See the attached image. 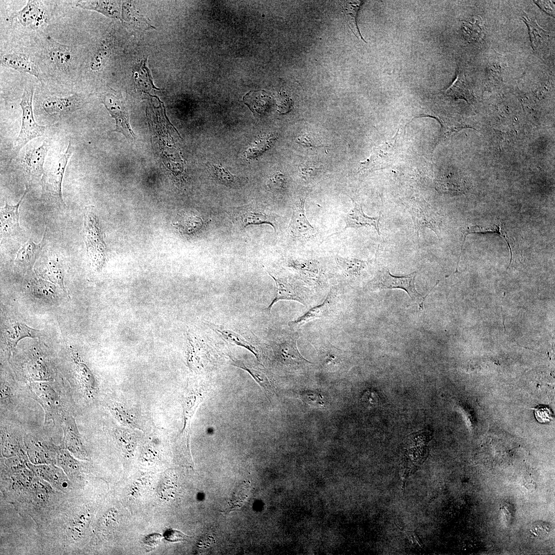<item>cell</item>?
I'll return each instance as SVG.
<instances>
[{
    "label": "cell",
    "mask_w": 555,
    "mask_h": 555,
    "mask_svg": "<svg viewBox=\"0 0 555 555\" xmlns=\"http://www.w3.org/2000/svg\"><path fill=\"white\" fill-rule=\"evenodd\" d=\"M33 92L32 87H26L22 96L20 103L22 110V125L19 134L14 142L13 157L15 156L29 141L42 136L46 129V127L39 125L34 120L32 109Z\"/></svg>",
    "instance_id": "1"
},
{
    "label": "cell",
    "mask_w": 555,
    "mask_h": 555,
    "mask_svg": "<svg viewBox=\"0 0 555 555\" xmlns=\"http://www.w3.org/2000/svg\"><path fill=\"white\" fill-rule=\"evenodd\" d=\"M84 225L87 255L92 266L96 268H100L106 259V245L98 218L90 207L85 210Z\"/></svg>",
    "instance_id": "2"
},
{
    "label": "cell",
    "mask_w": 555,
    "mask_h": 555,
    "mask_svg": "<svg viewBox=\"0 0 555 555\" xmlns=\"http://www.w3.org/2000/svg\"><path fill=\"white\" fill-rule=\"evenodd\" d=\"M398 130L395 136L386 142L372 148L369 156L360 162L359 172L367 173L391 166L400 154Z\"/></svg>",
    "instance_id": "3"
},
{
    "label": "cell",
    "mask_w": 555,
    "mask_h": 555,
    "mask_svg": "<svg viewBox=\"0 0 555 555\" xmlns=\"http://www.w3.org/2000/svg\"><path fill=\"white\" fill-rule=\"evenodd\" d=\"M73 152V147L69 141L65 152L62 154L50 168L45 172L42 177L43 191L51 196L55 201L63 206L64 202L62 194V182L68 161Z\"/></svg>",
    "instance_id": "4"
},
{
    "label": "cell",
    "mask_w": 555,
    "mask_h": 555,
    "mask_svg": "<svg viewBox=\"0 0 555 555\" xmlns=\"http://www.w3.org/2000/svg\"><path fill=\"white\" fill-rule=\"evenodd\" d=\"M405 206L411 216L418 236L420 231L429 228L440 239L442 219L437 212L428 203L421 200L411 201Z\"/></svg>",
    "instance_id": "5"
},
{
    "label": "cell",
    "mask_w": 555,
    "mask_h": 555,
    "mask_svg": "<svg viewBox=\"0 0 555 555\" xmlns=\"http://www.w3.org/2000/svg\"><path fill=\"white\" fill-rule=\"evenodd\" d=\"M416 272L404 276H394L391 274L387 268L379 271L368 285L371 289H401L404 290L413 300L424 297L416 290L415 279Z\"/></svg>",
    "instance_id": "6"
},
{
    "label": "cell",
    "mask_w": 555,
    "mask_h": 555,
    "mask_svg": "<svg viewBox=\"0 0 555 555\" xmlns=\"http://www.w3.org/2000/svg\"><path fill=\"white\" fill-rule=\"evenodd\" d=\"M102 102L116 120V128L113 132L122 133L130 140L135 138L129 123L128 112L122 98L116 94L107 93L102 97Z\"/></svg>",
    "instance_id": "7"
},
{
    "label": "cell",
    "mask_w": 555,
    "mask_h": 555,
    "mask_svg": "<svg viewBox=\"0 0 555 555\" xmlns=\"http://www.w3.org/2000/svg\"><path fill=\"white\" fill-rule=\"evenodd\" d=\"M271 347L275 358L284 365L296 367L311 363L301 355L297 346V339L292 336L278 339Z\"/></svg>",
    "instance_id": "8"
},
{
    "label": "cell",
    "mask_w": 555,
    "mask_h": 555,
    "mask_svg": "<svg viewBox=\"0 0 555 555\" xmlns=\"http://www.w3.org/2000/svg\"><path fill=\"white\" fill-rule=\"evenodd\" d=\"M207 392V387L201 384H191L186 388L182 398L184 421L182 433L184 437H189L191 419L197 406L205 397Z\"/></svg>",
    "instance_id": "9"
},
{
    "label": "cell",
    "mask_w": 555,
    "mask_h": 555,
    "mask_svg": "<svg viewBox=\"0 0 555 555\" xmlns=\"http://www.w3.org/2000/svg\"><path fill=\"white\" fill-rule=\"evenodd\" d=\"M63 447L75 457L82 460H88V456L82 443L75 419L68 415L63 420Z\"/></svg>",
    "instance_id": "10"
},
{
    "label": "cell",
    "mask_w": 555,
    "mask_h": 555,
    "mask_svg": "<svg viewBox=\"0 0 555 555\" xmlns=\"http://www.w3.org/2000/svg\"><path fill=\"white\" fill-rule=\"evenodd\" d=\"M305 199L306 197L300 198L293 207L288 229L291 235L295 238L308 239L318 233L317 229L310 224L306 217L304 208Z\"/></svg>",
    "instance_id": "11"
},
{
    "label": "cell",
    "mask_w": 555,
    "mask_h": 555,
    "mask_svg": "<svg viewBox=\"0 0 555 555\" xmlns=\"http://www.w3.org/2000/svg\"><path fill=\"white\" fill-rule=\"evenodd\" d=\"M233 219L242 228L251 225L268 224L274 230H276V220L274 215L263 212L253 205H247L238 208L232 214Z\"/></svg>",
    "instance_id": "12"
},
{
    "label": "cell",
    "mask_w": 555,
    "mask_h": 555,
    "mask_svg": "<svg viewBox=\"0 0 555 555\" xmlns=\"http://www.w3.org/2000/svg\"><path fill=\"white\" fill-rule=\"evenodd\" d=\"M48 150V144L44 141L41 145L27 151L22 158L25 172L31 178L43 177L45 171L44 163Z\"/></svg>",
    "instance_id": "13"
},
{
    "label": "cell",
    "mask_w": 555,
    "mask_h": 555,
    "mask_svg": "<svg viewBox=\"0 0 555 555\" xmlns=\"http://www.w3.org/2000/svg\"><path fill=\"white\" fill-rule=\"evenodd\" d=\"M30 386L44 409L45 420L53 419L59 405L56 392L49 384L43 381L31 383Z\"/></svg>",
    "instance_id": "14"
},
{
    "label": "cell",
    "mask_w": 555,
    "mask_h": 555,
    "mask_svg": "<svg viewBox=\"0 0 555 555\" xmlns=\"http://www.w3.org/2000/svg\"><path fill=\"white\" fill-rule=\"evenodd\" d=\"M28 191L26 187L24 193L17 204L9 205L7 202L1 209V232L3 236H10L21 231L19 224V207Z\"/></svg>",
    "instance_id": "15"
},
{
    "label": "cell",
    "mask_w": 555,
    "mask_h": 555,
    "mask_svg": "<svg viewBox=\"0 0 555 555\" xmlns=\"http://www.w3.org/2000/svg\"><path fill=\"white\" fill-rule=\"evenodd\" d=\"M9 18L17 19L23 26L33 28L38 27L46 19L43 8L36 1H28L22 9L13 12Z\"/></svg>",
    "instance_id": "16"
},
{
    "label": "cell",
    "mask_w": 555,
    "mask_h": 555,
    "mask_svg": "<svg viewBox=\"0 0 555 555\" xmlns=\"http://www.w3.org/2000/svg\"><path fill=\"white\" fill-rule=\"evenodd\" d=\"M81 97L77 95L58 97H52L45 99L42 103L44 110L49 115L66 114L80 109Z\"/></svg>",
    "instance_id": "17"
},
{
    "label": "cell",
    "mask_w": 555,
    "mask_h": 555,
    "mask_svg": "<svg viewBox=\"0 0 555 555\" xmlns=\"http://www.w3.org/2000/svg\"><path fill=\"white\" fill-rule=\"evenodd\" d=\"M275 282V292L274 297L266 310L270 312L273 305L280 300H291L297 301L305 305V300L300 291L287 279L283 278H276L270 273Z\"/></svg>",
    "instance_id": "18"
},
{
    "label": "cell",
    "mask_w": 555,
    "mask_h": 555,
    "mask_svg": "<svg viewBox=\"0 0 555 555\" xmlns=\"http://www.w3.org/2000/svg\"><path fill=\"white\" fill-rule=\"evenodd\" d=\"M41 330L31 328L25 323L16 321L8 324L4 329L3 336L9 348H14L18 341L25 338H39Z\"/></svg>",
    "instance_id": "19"
},
{
    "label": "cell",
    "mask_w": 555,
    "mask_h": 555,
    "mask_svg": "<svg viewBox=\"0 0 555 555\" xmlns=\"http://www.w3.org/2000/svg\"><path fill=\"white\" fill-rule=\"evenodd\" d=\"M351 200L353 207L345 215V226L344 229L347 228H359L368 225L373 226L378 234L380 235L379 227L380 216L370 217L367 216L363 212L362 205L353 198H351Z\"/></svg>",
    "instance_id": "20"
},
{
    "label": "cell",
    "mask_w": 555,
    "mask_h": 555,
    "mask_svg": "<svg viewBox=\"0 0 555 555\" xmlns=\"http://www.w3.org/2000/svg\"><path fill=\"white\" fill-rule=\"evenodd\" d=\"M30 468L41 478L59 490L68 486V480L61 469L51 464H28Z\"/></svg>",
    "instance_id": "21"
},
{
    "label": "cell",
    "mask_w": 555,
    "mask_h": 555,
    "mask_svg": "<svg viewBox=\"0 0 555 555\" xmlns=\"http://www.w3.org/2000/svg\"><path fill=\"white\" fill-rule=\"evenodd\" d=\"M71 354L77 378L85 394L88 398L93 397L96 391L93 374L77 352L72 351Z\"/></svg>",
    "instance_id": "22"
},
{
    "label": "cell",
    "mask_w": 555,
    "mask_h": 555,
    "mask_svg": "<svg viewBox=\"0 0 555 555\" xmlns=\"http://www.w3.org/2000/svg\"><path fill=\"white\" fill-rule=\"evenodd\" d=\"M28 445L27 453L30 461L35 465L56 462L57 448L39 441L32 440Z\"/></svg>",
    "instance_id": "23"
},
{
    "label": "cell",
    "mask_w": 555,
    "mask_h": 555,
    "mask_svg": "<svg viewBox=\"0 0 555 555\" xmlns=\"http://www.w3.org/2000/svg\"><path fill=\"white\" fill-rule=\"evenodd\" d=\"M3 65L21 72L28 73L40 78V72L36 66L26 55L20 53L6 54L1 59Z\"/></svg>",
    "instance_id": "24"
},
{
    "label": "cell",
    "mask_w": 555,
    "mask_h": 555,
    "mask_svg": "<svg viewBox=\"0 0 555 555\" xmlns=\"http://www.w3.org/2000/svg\"><path fill=\"white\" fill-rule=\"evenodd\" d=\"M77 7L98 11L110 18H120V3L116 1H80Z\"/></svg>",
    "instance_id": "25"
},
{
    "label": "cell",
    "mask_w": 555,
    "mask_h": 555,
    "mask_svg": "<svg viewBox=\"0 0 555 555\" xmlns=\"http://www.w3.org/2000/svg\"><path fill=\"white\" fill-rule=\"evenodd\" d=\"M332 302V295L329 293L321 304L313 307L294 320L289 322V325L300 327L310 321L327 316L331 310Z\"/></svg>",
    "instance_id": "26"
},
{
    "label": "cell",
    "mask_w": 555,
    "mask_h": 555,
    "mask_svg": "<svg viewBox=\"0 0 555 555\" xmlns=\"http://www.w3.org/2000/svg\"><path fill=\"white\" fill-rule=\"evenodd\" d=\"M232 365L239 368L247 371L254 379V380L262 388L267 398L270 399L272 397L274 388L273 384L267 374L263 368H255L245 364L239 361H235L232 359Z\"/></svg>",
    "instance_id": "27"
},
{
    "label": "cell",
    "mask_w": 555,
    "mask_h": 555,
    "mask_svg": "<svg viewBox=\"0 0 555 555\" xmlns=\"http://www.w3.org/2000/svg\"><path fill=\"white\" fill-rule=\"evenodd\" d=\"M45 234V232L40 243L35 244L30 239L18 250L15 261L18 266L25 268L31 267L43 247Z\"/></svg>",
    "instance_id": "28"
},
{
    "label": "cell",
    "mask_w": 555,
    "mask_h": 555,
    "mask_svg": "<svg viewBox=\"0 0 555 555\" xmlns=\"http://www.w3.org/2000/svg\"><path fill=\"white\" fill-rule=\"evenodd\" d=\"M442 92L446 96L464 99L469 103H471L473 99L472 92L468 85L465 75L462 71H460L459 69H458L455 80L450 87L442 91Z\"/></svg>",
    "instance_id": "29"
},
{
    "label": "cell",
    "mask_w": 555,
    "mask_h": 555,
    "mask_svg": "<svg viewBox=\"0 0 555 555\" xmlns=\"http://www.w3.org/2000/svg\"><path fill=\"white\" fill-rule=\"evenodd\" d=\"M335 260L342 273L349 278H358L361 276L368 263L367 261L356 258L344 257L339 255L335 256Z\"/></svg>",
    "instance_id": "30"
},
{
    "label": "cell",
    "mask_w": 555,
    "mask_h": 555,
    "mask_svg": "<svg viewBox=\"0 0 555 555\" xmlns=\"http://www.w3.org/2000/svg\"><path fill=\"white\" fill-rule=\"evenodd\" d=\"M66 449L57 448L56 463L70 477H76L80 474L81 465Z\"/></svg>",
    "instance_id": "31"
},
{
    "label": "cell",
    "mask_w": 555,
    "mask_h": 555,
    "mask_svg": "<svg viewBox=\"0 0 555 555\" xmlns=\"http://www.w3.org/2000/svg\"><path fill=\"white\" fill-rule=\"evenodd\" d=\"M49 43V54L51 60L59 67L62 68H67L72 57L70 48L57 42L53 39L50 40Z\"/></svg>",
    "instance_id": "32"
},
{
    "label": "cell",
    "mask_w": 555,
    "mask_h": 555,
    "mask_svg": "<svg viewBox=\"0 0 555 555\" xmlns=\"http://www.w3.org/2000/svg\"><path fill=\"white\" fill-rule=\"evenodd\" d=\"M212 329L229 343L246 348L255 356L258 361H260V354L256 348L239 334L231 330L214 325H212Z\"/></svg>",
    "instance_id": "33"
},
{
    "label": "cell",
    "mask_w": 555,
    "mask_h": 555,
    "mask_svg": "<svg viewBox=\"0 0 555 555\" xmlns=\"http://www.w3.org/2000/svg\"><path fill=\"white\" fill-rule=\"evenodd\" d=\"M147 59L144 60L133 71L135 82L138 88L144 92L149 93L152 89H158L153 83L149 69L146 66Z\"/></svg>",
    "instance_id": "34"
},
{
    "label": "cell",
    "mask_w": 555,
    "mask_h": 555,
    "mask_svg": "<svg viewBox=\"0 0 555 555\" xmlns=\"http://www.w3.org/2000/svg\"><path fill=\"white\" fill-rule=\"evenodd\" d=\"M288 266L300 274L312 279L317 278L321 273L319 264L313 260H291L288 262Z\"/></svg>",
    "instance_id": "35"
},
{
    "label": "cell",
    "mask_w": 555,
    "mask_h": 555,
    "mask_svg": "<svg viewBox=\"0 0 555 555\" xmlns=\"http://www.w3.org/2000/svg\"><path fill=\"white\" fill-rule=\"evenodd\" d=\"M270 98L264 90L251 91L246 94L243 101L253 113H263L267 107Z\"/></svg>",
    "instance_id": "36"
},
{
    "label": "cell",
    "mask_w": 555,
    "mask_h": 555,
    "mask_svg": "<svg viewBox=\"0 0 555 555\" xmlns=\"http://www.w3.org/2000/svg\"><path fill=\"white\" fill-rule=\"evenodd\" d=\"M341 4L343 8V11L346 15L348 25L350 30L358 38L365 42L360 33L356 21L358 11L360 6L362 4V2L344 1L342 2Z\"/></svg>",
    "instance_id": "37"
},
{
    "label": "cell",
    "mask_w": 555,
    "mask_h": 555,
    "mask_svg": "<svg viewBox=\"0 0 555 555\" xmlns=\"http://www.w3.org/2000/svg\"><path fill=\"white\" fill-rule=\"evenodd\" d=\"M30 291L35 297L44 300L54 299L58 294L54 284L41 279L32 282Z\"/></svg>",
    "instance_id": "38"
},
{
    "label": "cell",
    "mask_w": 555,
    "mask_h": 555,
    "mask_svg": "<svg viewBox=\"0 0 555 555\" xmlns=\"http://www.w3.org/2000/svg\"><path fill=\"white\" fill-rule=\"evenodd\" d=\"M317 345V349L321 360L325 365L335 364L340 361L342 351L332 345L329 341H321Z\"/></svg>",
    "instance_id": "39"
},
{
    "label": "cell",
    "mask_w": 555,
    "mask_h": 555,
    "mask_svg": "<svg viewBox=\"0 0 555 555\" xmlns=\"http://www.w3.org/2000/svg\"><path fill=\"white\" fill-rule=\"evenodd\" d=\"M42 274H43V277L59 286L64 292L66 291L64 283V272L58 262L54 260L48 262Z\"/></svg>",
    "instance_id": "40"
},
{
    "label": "cell",
    "mask_w": 555,
    "mask_h": 555,
    "mask_svg": "<svg viewBox=\"0 0 555 555\" xmlns=\"http://www.w3.org/2000/svg\"><path fill=\"white\" fill-rule=\"evenodd\" d=\"M496 228H487L485 229V228H484L483 227H481L480 226H475L468 227H467L465 229L461 230V232L462 233V234L464 235V239H463L462 243V245H461V249H460L461 251H460L459 256L458 257L457 264L459 263V260H460V256H461L462 252V249H463V247H464V245L465 244V239H466V238L468 234H471V233H497L498 235L501 236L502 237H503L504 238V239L506 242V243L507 244V245L508 246V247L509 248L510 252V261L509 266L507 267V269H508L509 265H510V264L511 263V261H512V249H511V248L510 243H509V240H508L507 237L506 236L505 234L504 233V232L502 230V229L501 228L500 226H496Z\"/></svg>",
    "instance_id": "41"
},
{
    "label": "cell",
    "mask_w": 555,
    "mask_h": 555,
    "mask_svg": "<svg viewBox=\"0 0 555 555\" xmlns=\"http://www.w3.org/2000/svg\"><path fill=\"white\" fill-rule=\"evenodd\" d=\"M203 225V220L197 215L186 213L181 217L178 222V227L185 233H192L199 230Z\"/></svg>",
    "instance_id": "42"
},
{
    "label": "cell",
    "mask_w": 555,
    "mask_h": 555,
    "mask_svg": "<svg viewBox=\"0 0 555 555\" xmlns=\"http://www.w3.org/2000/svg\"><path fill=\"white\" fill-rule=\"evenodd\" d=\"M2 450L3 455L10 457L20 453V447L14 437L6 432H2Z\"/></svg>",
    "instance_id": "43"
},
{
    "label": "cell",
    "mask_w": 555,
    "mask_h": 555,
    "mask_svg": "<svg viewBox=\"0 0 555 555\" xmlns=\"http://www.w3.org/2000/svg\"><path fill=\"white\" fill-rule=\"evenodd\" d=\"M523 19L529 28L530 40L533 49H534L540 45V43L545 40L547 35L546 32L535 22L524 16L523 17Z\"/></svg>",
    "instance_id": "44"
},
{
    "label": "cell",
    "mask_w": 555,
    "mask_h": 555,
    "mask_svg": "<svg viewBox=\"0 0 555 555\" xmlns=\"http://www.w3.org/2000/svg\"><path fill=\"white\" fill-rule=\"evenodd\" d=\"M30 377L34 380L44 381L49 379V374L44 364L40 360L30 362L28 367Z\"/></svg>",
    "instance_id": "45"
},
{
    "label": "cell",
    "mask_w": 555,
    "mask_h": 555,
    "mask_svg": "<svg viewBox=\"0 0 555 555\" xmlns=\"http://www.w3.org/2000/svg\"><path fill=\"white\" fill-rule=\"evenodd\" d=\"M212 170L215 178L221 183L230 186L237 181V177L231 174L228 170L221 165L212 164Z\"/></svg>",
    "instance_id": "46"
},
{
    "label": "cell",
    "mask_w": 555,
    "mask_h": 555,
    "mask_svg": "<svg viewBox=\"0 0 555 555\" xmlns=\"http://www.w3.org/2000/svg\"><path fill=\"white\" fill-rule=\"evenodd\" d=\"M298 170L302 177L308 181L320 171L321 167L316 162L305 161L299 164Z\"/></svg>",
    "instance_id": "47"
},
{
    "label": "cell",
    "mask_w": 555,
    "mask_h": 555,
    "mask_svg": "<svg viewBox=\"0 0 555 555\" xmlns=\"http://www.w3.org/2000/svg\"><path fill=\"white\" fill-rule=\"evenodd\" d=\"M534 414L536 420L542 423L550 422L553 419V414L551 410L543 405H539L534 408Z\"/></svg>",
    "instance_id": "48"
},
{
    "label": "cell",
    "mask_w": 555,
    "mask_h": 555,
    "mask_svg": "<svg viewBox=\"0 0 555 555\" xmlns=\"http://www.w3.org/2000/svg\"><path fill=\"white\" fill-rule=\"evenodd\" d=\"M286 178L280 172H276L268 181V187L273 191L283 190L286 186Z\"/></svg>",
    "instance_id": "49"
},
{
    "label": "cell",
    "mask_w": 555,
    "mask_h": 555,
    "mask_svg": "<svg viewBox=\"0 0 555 555\" xmlns=\"http://www.w3.org/2000/svg\"><path fill=\"white\" fill-rule=\"evenodd\" d=\"M293 102L284 92H280L276 98L278 111L280 113H286L289 112L292 107Z\"/></svg>",
    "instance_id": "50"
},
{
    "label": "cell",
    "mask_w": 555,
    "mask_h": 555,
    "mask_svg": "<svg viewBox=\"0 0 555 555\" xmlns=\"http://www.w3.org/2000/svg\"><path fill=\"white\" fill-rule=\"evenodd\" d=\"M164 537L167 540L174 542L183 540L187 536L179 531L170 530L165 532Z\"/></svg>",
    "instance_id": "51"
},
{
    "label": "cell",
    "mask_w": 555,
    "mask_h": 555,
    "mask_svg": "<svg viewBox=\"0 0 555 555\" xmlns=\"http://www.w3.org/2000/svg\"><path fill=\"white\" fill-rule=\"evenodd\" d=\"M549 526L545 523H536L533 526L532 531L538 536H544L549 532Z\"/></svg>",
    "instance_id": "52"
},
{
    "label": "cell",
    "mask_w": 555,
    "mask_h": 555,
    "mask_svg": "<svg viewBox=\"0 0 555 555\" xmlns=\"http://www.w3.org/2000/svg\"><path fill=\"white\" fill-rule=\"evenodd\" d=\"M298 143L307 147L320 146L316 144L315 142L306 134H304L299 136L297 139Z\"/></svg>",
    "instance_id": "53"
},
{
    "label": "cell",
    "mask_w": 555,
    "mask_h": 555,
    "mask_svg": "<svg viewBox=\"0 0 555 555\" xmlns=\"http://www.w3.org/2000/svg\"><path fill=\"white\" fill-rule=\"evenodd\" d=\"M105 53L104 51H99L97 54L93 58L90 62V67L91 69L96 70L99 69L102 65V61L103 57L104 56Z\"/></svg>",
    "instance_id": "54"
},
{
    "label": "cell",
    "mask_w": 555,
    "mask_h": 555,
    "mask_svg": "<svg viewBox=\"0 0 555 555\" xmlns=\"http://www.w3.org/2000/svg\"><path fill=\"white\" fill-rule=\"evenodd\" d=\"M11 388L5 384H2L1 386V399L4 400L10 396Z\"/></svg>",
    "instance_id": "55"
},
{
    "label": "cell",
    "mask_w": 555,
    "mask_h": 555,
    "mask_svg": "<svg viewBox=\"0 0 555 555\" xmlns=\"http://www.w3.org/2000/svg\"><path fill=\"white\" fill-rule=\"evenodd\" d=\"M159 535H156V534H155L153 536L151 535L150 536L146 538L145 543L146 544H147V545H149L150 546H155V545L157 544V542L159 541Z\"/></svg>",
    "instance_id": "56"
},
{
    "label": "cell",
    "mask_w": 555,
    "mask_h": 555,
    "mask_svg": "<svg viewBox=\"0 0 555 555\" xmlns=\"http://www.w3.org/2000/svg\"><path fill=\"white\" fill-rule=\"evenodd\" d=\"M539 3L540 4V6H541L542 9L544 10L548 13H552L553 9L550 7L549 3H547L546 1H541Z\"/></svg>",
    "instance_id": "57"
}]
</instances>
